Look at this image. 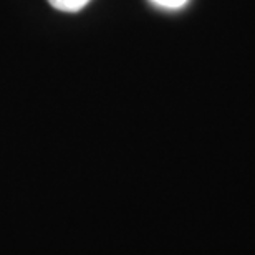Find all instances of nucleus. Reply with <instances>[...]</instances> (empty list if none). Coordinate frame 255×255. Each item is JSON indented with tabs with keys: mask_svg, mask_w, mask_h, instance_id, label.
<instances>
[{
	"mask_svg": "<svg viewBox=\"0 0 255 255\" xmlns=\"http://www.w3.org/2000/svg\"><path fill=\"white\" fill-rule=\"evenodd\" d=\"M90 0H48V3L62 12H78Z\"/></svg>",
	"mask_w": 255,
	"mask_h": 255,
	"instance_id": "obj_1",
	"label": "nucleus"
},
{
	"mask_svg": "<svg viewBox=\"0 0 255 255\" xmlns=\"http://www.w3.org/2000/svg\"><path fill=\"white\" fill-rule=\"evenodd\" d=\"M154 2L162 5V7H167V8H177V7H182L187 0H154Z\"/></svg>",
	"mask_w": 255,
	"mask_h": 255,
	"instance_id": "obj_2",
	"label": "nucleus"
}]
</instances>
